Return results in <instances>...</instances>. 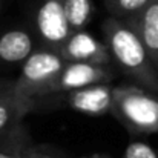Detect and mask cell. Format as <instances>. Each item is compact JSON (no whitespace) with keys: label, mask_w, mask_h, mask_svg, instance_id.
<instances>
[{"label":"cell","mask_w":158,"mask_h":158,"mask_svg":"<svg viewBox=\"0 0 158 158\" xmlns=\"http://www.w3.org/2000/svg\"><path fill=\"white\" fill-rule=\"evenodd\" d=\"M66 103L71 109L88 114V115H103L110 112L114 105V88L107 83L92 85L83 89H75L66 92Z\"/></svg>","instance_id":"cell-7"},{"label":"cell","mask_w":158,"mask_h":158,"mask_svg":"<svg viewBox=\"0 0 158 158\" xmlns=\"http://www.w3.org/2000/svg\"><path fill=\"white\" fill-rule=\"evenodd\" d=\"M34 40L26 29H9L0 35V61L2 63H23L34 52Z\"/></svg>","instance_id":"cell-8"},{"label":"cell","mask_w":158,"mask_h":158,"mask_svg":"<svg viewBox=\"0 0 158 158\" xmlns=\"http://www.w3.org/2000/svg\"><path fill=\"white\" fill-rule=\"evenodd\" d=\"M110 112L131 132L138 135L158 134V94L143 86L114 88Z\"/></svg>","instance_id":"cell-2"},{"label":"cell","mask_w":158,"mask_h":158,"mask_svg":"<svg viewBox=\"0 0 158 158\" xmlns=\"http://www.w3.org/2000/svg\"><path fill=\"white\" fill-rule=\"evenodd\" d=\"M64 64L66 60L58 51L49 48L34 51L23 61L22 72L19 78L14 80L12 92L32 100L35 97H42L43 91L52 85Z\"/></svg>","instance_id":"cell-3"},{"label":"cell","mask_w":158,"mask_h":158,"mask_svg":"<svg viewBox=\"0 0 158 158\" xmlns=\"http://www.w3.org/2000/svg\"><path fill=\"white\" fill-rule=\"evenodd\" d=\"M152 0H103L107 12L115 19L137 17Z\"/></svg>","instance_id":"cell-13"},{"label":"cell","mask_w":158,"mask_h":158,"mask_svg":"<svg viewBox=\"0 0 158 158\" xmlns=\"http://www.w3.org/2000/svg\"><path fill=\"white\" fill-rule=\"evenodd\" d=\"M126 20H131L135 25L151 55V60L158 71V0H152L137 17Z\"/></svg>","instance_id":"cell-10"},{"label":"cell","mask_w":158,"mask_h":158,"mask_svg":"<svg viewBox=\"0 0 158 158\" xmlns=\"http://www.w3.org/2000/svg\"><path fill=\"white\" fill-rule=\"evenodd\" d=\"M121 158H158L157 151L144 141H132L123 152Z\"/></svg>","instance_id":"cell-14"},{"label":"cell","mask_w":158,"mask_h":158,"mask_svg":"<svg viewBox=\"0 0 158 158\" xmlns=\"http://www.w3.org/2000/svg\"><path fill=\"white\" fill-rule=\"evenodd\" d=\"M12 85H14V81L6 80V78H0V97L8 94V92H11L12 91Z\"/></svg>","instance_id":"cell-16"},{"label":"cell","mask_w":158,"mask_h":158,"mask_svg":"<svg viewBox=\"0 0 158 158\" xmlns=\"http://www.w3.org/2000/svg\"><path fill=\"white\" fill-rule=\"evenodd\" d=\"M0 158H26V149L29 143L28 134L22 124L11 134L0 137Z\"/></svg>","instance_id":"cell-12"},{"label":"cell","mask_w":158,"mask_h":158,"mask_svg":"<svg viewBox=\"0 0 158 158\" xmlns=\"http://www.w3.org/2000/svg\"><path fill=\"white\" fill-rule=\"evenodd\" d=\"M34 107V100L20 97L12 91L0 97V137L15 131L23 117Z\"/></svg>","instance_id":"cell-9"},{"label":"cell","mask_w":158,"mask_h":158,"mask_svg":"<svg viewBox=\"0 0 158 158\" xmlns=\"http://www.w3.org/2000/svg\"><path fill=\"white\" fill-rule=\"evenodd\" d=\"M86 158H107L105 155H95V157H86Z\"/></svg>","instance_id":"cell-17"},{"label":"cell","mask_w":158,"mask_h":158,"mask_svg":"<svg viewBox=\"0 0 158 158\" xmlns=\"http://www.w3.org/2000/svg\"><path fill=\"white\" fill-rule=\"evenodd\" d=\"M58 52L66 61L71 63L109 64L112 61L110 52L105 42H100L85 29L72 31Z\"/></svg>","instance_id":"cell-6"},{"label":"cell","mask_w":158,"mask_h":158,"mask_svg":"<svg viewBox=\"0 0 158 158\" xmlns=\"http://www.w3.org/2000/svg\"><path fill=\"white\" fill-rule=\"evenodd\" d=\"M26 158H60V157L52 155L51 152H45V151L29 144L28 149H26Z\"/></svg>","instance_id":"cell-15"},{"label":"cell","mask_w":158,"mask_h":158,"mask_svg":"<svg viewBox=\"0 0 158 158\" xmlns=\"http://www.w3.org/2000/svg\"><path fill=\"white\" fill-rule=\"evenodd\" d=\"M102 31L112 61L118 64L121 72L140 83V86L158 94V71L135 25L131 20L110 15L103 22Z\"/></svg>","instance_id":"cell-1"},{"label":"cell","mask_w":158,"mask_h":158,"mask_svg":"<svg viewBox=\"0 0 158 158\" xmlns=\"http://www.w3.org/2000/svg\"><path fill=\"white\" fill-rule=\"evenodd\" d=\"M2 5H3V0H0V9H2Z\"/></svg>","instance_id":"cell-18"},{"label":"cell","mask_w":158,"mask_h":158,"mask_svg":"<svg viewBox=\"0 0 158 158\" xmlns=\"http://www.w3.org/2000/svg\"><path fill=\"white\" fill-rule=\"evenodd\" d=\"M64 14L71 32L88 26L94 14L92 0H64Z\"/></svg>","instance_id":"cell-11"},{"label":"cell","mask_w":158,"mask_h":158,"mask_svg":"<svg viewBox=\"0 0 158 158\" xmlns=\"http://www.w3.org/2000/svg\"><path fill=\"white\" fill-rule=\"evenodd\" d=\"M35 29L42 48L60 51L71 34L64 14V0H42L35 14Z\"/></svg>","instance_id":"cell-5"},{"label":"cell","mask_w":158,"mask_h":158,"mask_svg":"<svg viewBox=\"0 0 158 158\" xmlns=\"http://www.w3.org/2000/svg\"><path fill=\"white\" fill-rule=\"evenodd\" d=\"M112 78H114V71L109 68V64L66 61L58 77L54 80L51 86H48L43 91L42 97L60 94V92H71L92 85H103V83H109Z\"/></svg>","instance_id":"cell-4"}]
</instances>
